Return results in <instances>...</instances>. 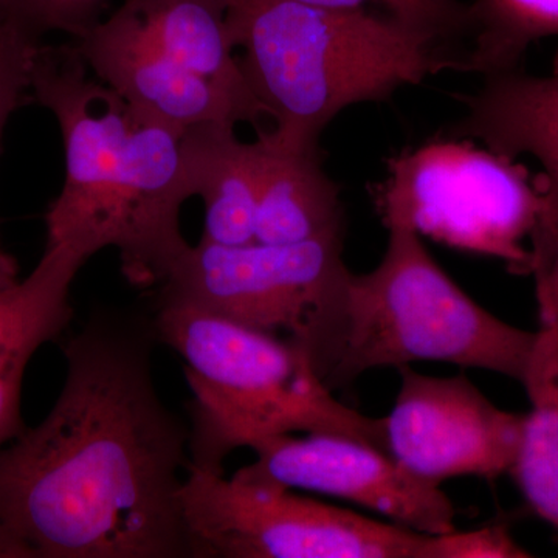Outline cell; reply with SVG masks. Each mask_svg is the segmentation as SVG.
Instances as JSON below:
<instances>
[{
    "instance_id": "1",
    "label": "cell",
    "mask_w": 558,
    "mask_h": 558,
    "mask_svg": "<svg viewBox=\"0 0 558 558\" xmlns=\"http://www.w3.org/2000/svg\"><path fill=\"white\" fill-rule=\"evenodd\" d=\"M153 315L97 312L64 344V387L0 446V558H191L190 428L161 400Z\"/></svg>"
},
{
    "instance_id": "2",
    "label": "cell",
    "mask_w": 558,
    "mask_h": 558,
    "mask_svg": "<svg viewBox=\"0 0 558 558\" xmlns=\"http://www.w3.org/2000/svg\"><path fill=\"white\" fill-rule=\"evenodd\" d=\"M73 43L40 44L32 97L51 110L65 149V182L46 215L47 242L90 256L113 247L131 284L167 281L190 247L180 208L193 197L183 134L89 75Z\"/></svg>"
},
{
    "instance_id": "3",
    "label": "cell",
    "mask_w": 558,
    "mask_h": 558,
    "mask_svg": "<svg viewBox=\"0 0 558 558\" xmlns=\"http://www.w3.org/2000/svg\"><path fill=\"white\" fill-rule=\"evenodd\" d=\"M229 24L250 89L275 121L271 137L292 148H318L341 110L459 64L438 39L365 7L230 0Z\"/></svg>"
},
{
    "instance_id": "4",
    "label": "cell",
    "mask_w": 558,
    "mask_h": 558,
    "mask_svg": "<svg viewBox=\"0 0 558 558\" xmlns=\"http://www.w3.org/2000/svg\"><path fill=\"white\" fill-rule=\"evenodd\" d=\"M153 318L159 343L185 362L190 464L223 472L231 451L299 432L348 436L388 453L384 417L333 398L290 341L175 301L157 300Z\"/></svg>"
},
{
    "instance_id": "5",
    "label": "cell",
    "mask_w": 558,
    "mask_h": 558,
    "mask_svg": "<svg viewBox=\"0 0 558 558\" xmlns=\"http://www.w3.org/2000/svg\"><path fill=\"white\" fill-rule=\"evenodd\" d=\"M384 258L349 274L319 379L333 391L366 371L418 360L453 363L523 381L537 332L510 326L470 299L421 236L389 227Z\"/></svg>"
},
{
    "instance_id": "6",
    "label": "cell",
    "mask_w": 558,
    "mask_h": 558,
    "mask_svg": "<svg viewBox=\"0 0 558 558\" xmlns=\"http://www.w3.org/2000/svg\"><path fill=\"white\" fill-rule=\"evenodd\" d=\"M384 226L475 255L505 260L531 274L524 245L545 207L546 189L524 165L465 138H435L387 161L371 190Z\"/></svg>"
},
{
    "instance_id": "7",
    "label": "cell",
    "mask_w": 558,
    "mask_h": 558,
    "mask_svg": "<svg viewBox=\"0 0 558 558\" xmlns=\"http://www.w3.org/2000/svg\"><path fill=\"white\" fill-rule=\"evenodd\" d=\"M191 558H429L432 534L189 464L180 492Z\"/></svg>"
},
{
    "instance_id": "8",
    "label": "cell",
    "mask_w": 558,
    "mask_h": 558,
    "mask_svg": "<svg viewBox=\"0 0 558 558\" xmlns=\"http://www.w3.org/2000/svg\"><path fill=\"white\" fill-rule=\"evenodd\" d=\"M343 240L241 247L201 241L180 256L157 300L191 304L288 340L318 374L351 274Z\"/></svg>"
},
{
    "instance_id": "9",
    "label": "cell",
    "mask_w": 558,
    "mask_h": 558,
    "mask_svg": "<svg viewBox=\"0 0 558 558\" xmlns=\"http://www.w3.org/2000/svg\"><path fill=\"white\" fill-rule=\"evenodd\" d=\"M385 422L388 453L418 478L495 480L519 453L524 414L498 409L465 376L432 377L400 366Z\"/></svg>"
},
{
    "instance_id": "10",
    "label": "cell",
    "mask_w": 558,
    "mask_h": 558,
    "mask_svg": "<svg viewBox=\"0 0 558 558\" xmlns=\"http://www.w3.org/2000/svg\"><path fill=\"white\" fill-rule=\"evenodd\" d=\"M252 450L256 461L240 469L245 475L341 498L424 534L457 529V510L440 484L418 478L362 440L328 433L282 435Z\"/></svg>"
},
{
    "instance_id": "11",
    "label": "cell",
    "mask_w": 558,
    "mask_h": 558,
    "mask_svg": "<svg viewBox=\"0 0 558 558\" xmlns=\"http://www.w3.org/2000/svg\"><path fill=\"white\" fill-rule=\"evenodd\" d=\"M72 43L95 78L149 119L180 131L205 123L258 126L240 102L175 65L128 2Z\"/></svg>"
},
{
    "instance_id": "12",
    "label": "cell",
    "mask_w": 558,
    "mask_h": 558,
    "mask_svg": "<svg viewBox=\"0 0 558 558\" xmlns=\"http://www.w3.org/2000/svg\"><path fill=\"white\" fill-rule=\"evenodd\" d=\"M92 256L70 242H47L27 278L0 289V446L25 429L22 381L33 355L72 322L70 290Z\"/></svg>"
},
{
    "instance_id": "13",
    "label": "cell",
    "mask_w": 558,
    "mask_h": 558,
    "mask_svg": "<svg viewBox=\"0 0 558 558\" xmlns=\"http://www.w3.org/2000/svg\"><path fill=\"white\" fill-rule=\"evenodd\" d=\"M483 78L475 94L459 97L465 113L447 137L478 138L510 159L535 157L546 190L558 199V50L548 75L519 68Z\"/></svg>"
},
{
    "instance_id": "14",
    "label": "cell",
    "mask_w": 558,
    "mask_h": 558,
    "mask_svg": "<svg viewBox=\"0 0 558 558\" xmlns=\"http://www.w3.org/2000/svg\"><path fill=\"white\" fill-rule=\"evenodd\" d=\"M260 185L256 242L301 244L344 238L337 183L323 170L319 148L299 149L260 131Z\"/></svg>"
},
{
    "instance_id": "15",
    "label": "cell",
    "mask_w": 558,
    "mask_h": 558,
    "mask_svg": "<svg viewBox=\"0 0 558 558\" xmlns=\"http://www.w3.org/2000/svg\"><path fill=\"white\" fill-rule=\"evenodd\" d=\"M231 124L205 123L183 134V154L194 196L205 205L202 240L223 247L256 242L260 143L236 137Z\"/></svg>"
},
{
    "instance_id": "16",
    "label": "cell",
    "mask_w": 558,
    "mask_h": 558,
    "mask_svg": "<svg viewBox=\"0 0 558 558\" xmlns=\"http://www.w3.org/2000/svg\"><path fill=\"white\" fill-rule=\"evenodd\" d=\"M157 46L180 69L208 81L258 120L267 113L255 97L233 43L230 0H126Z\"/></svg>"
},
{
    "instance_id": "17",
    "label": "cell",
    "mask_w": 558,
    "mask_h": 558,
    "mask_svg": "<svg viewBox=\"0 0 558 558\" xmlns=\"http://www.w3.org/2000/svg\"><path fill=\"white\" fill-rule=\"evenodd\" d=\"M539 328L526 376L531 411L510 469L531 509L558 531V317L538 311Z\"/></svg>"
},
{
    "instance_id": "18",
    "label": "cell",
    "mask_w": 558,
    "mask_h": 558,
    "mask_svg": "<svg viewBox=\"0 0 558 558\" xmlns=\"http://www.w3.org/2000/svg\"><path fill=\"white\" fill-rule=\"evenodd\" d=\"M472 47L458 72L488 76L521 68L529 47L558 36V0H475Z\"/></svg>"
},
{
    "instance_id": "19",
    "label": "cell",
    "mask_w": 558,
    "mask_h": 558,
    "mask_svg": "<svg viewBox=\"0 0 558 558\" xmlns=\"http://www.w3.org/2000/svg\"><path fill=\"white\" fill-rule=\"evenodd\" d=\"M307 5L328 9H362L366 3H380L387 13L405 22L417 31L427 33L457 51L458 43L472 36V13L470 5L459 0H293Z\"/></svg>"
},
{
    "instance_id": "20",
    "label": "cell",
    "mask_w": 558,
    "mask_h": 558,
    "mask_svg": "<svg viewBox=\"0 0 558 558\" xmlns=\"http://www.w3.org/2000/svg\"><path fill=\"white\" fill-rule=\"evenodd\" d=\"M110 0H2L3 17L43 39L61 32L78 39L102 20Z\"/></svg>"
},
{
    "instance_id": "21",
    "label": "cell",
    "mask_w": 558,
    "mask_h": 558,
    "mask_svg": "<svg viewBox=\"0 0 558 558\" xmlns=\"http://www.w3.org/2000/svg\"><path fill=\"white\" fill-rule=\"evenodd\" d=\"M43 39L0 16V142L10 117L32 98L33 64Z\"/></svg>"
},
{
    "instance_id": "22",
    "label": "cell",
    "mask_w": 558,
    "mask_h": 558,
    "mask_svg": "<svg viewBox=\"0 0 558 558\" xmlns=\"http://www.w3.org/2000/svg\"><path fill=\"white\" fill-rule=\"evenodd\" d=\"M546 189V186H545ZM531 274L538 310L558 317V199L546 190L545 207L531 236Z\"/></svg>"
},
{
    "instance_id": "23",
    "label": "cell",
    "mask_w": 558,
    "mask_h": 558,
    "mask_svg": "<svg viewBox=\"0 0 558 558\" xmlns=\"http://www.w3.org/2000/svg\"><path fill=\"white\" fill-rule=\"evenodd\" d=\"M432 558H526L529 550L515 542L509 529L502 524L432 535Z\"/></svg>"
},
{
    "instance_id": "24",
    "label": "cell",
    "mask_w": 558,
    "mask_h": 558,
    "mask_svg": "<svg viewBox=\"0 0 558 558\" xmlns=\"http://www.w3.org/2000/svg\"><path fill=\"white\" fill-rule=\"evenodd\" d=\"M17 281V263L13 256L7 252L0 238V289L9 288Z\"/></svg>"
},
{
    "instance_id": "25",
    "label": "cell",
    "mask_w": 558,
    "mask_h": 558,
    "mask_svg": "<svg viewBox=\"0 0 558 558\" xmlns=\"http://www.w3.org/2000/svg\"><path fill=\"white\" fill-rule=\"evenodd\" d=\"M0 16H3V14H2V0H0Z\"/></svg>"
}]
</instances>
